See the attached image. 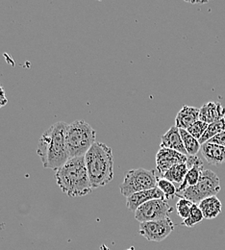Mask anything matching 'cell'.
Here are the masks:
<instances>
[{"label":"cell","mask_w":225,"mask_h":250,"mask_svg":"<svg viewBox=\"0 0 225 250\" xmlns=\"http://www.w3.org/2000/svg\"><path fill=\"white\" fill-rule=\"evenodd\" d=\"M157 188H159L161 189L162 192L164 194L165 200L172 199L177 194V188L173 185L172 182H170L164 178L158 179Z\"/></svg>","instance_id":"obj_20"},{"label":"cell","mask_w":225,"mask_h":250,"mask_svg":"<svg viewBox=\"0 0 225 250\" xmlns=\"http://www.w3.org/2000/svg\"><path fill=\"white\" fill-rule=\"evenodd\" d=\"M188 156L172 149L160 147L156 154V167L162 176L172 167L187 163Z\"/></svg>","instance_id":"obj_9"},{"label":"cell","mask_w":225,"mask_h":250,"mask_svg":"<svg viewBox=\"0 0 225 250\" xmlns=\"http://www.w3.org/2000/svg\"><path fill=\"white\" fill-rule=\"evenodd\" d=\"M208 124H206V123H203V122H201V121H197L196 123H194L191 127H189L188 129H187V131L193 136L194 139H196V140H200L201 139V137L204 135V133H205V131L207 130V128H208Z\"/></svg>","instance_id":"obj_23"},{"label":"cell","mask_w":225,"mask_h":250,"mask_svg":"<svg viewBox=\"0 0 225 250\" xmlns=\"http://www.w3.org/2000/svg\"><path fill=\"white\" fill-rule=\"evenodd\" d=\"M173 212V209L169 206L164 199H153L142 206H140L135 212V219L139 222L154 221L159 219L169 218L168 216Z\"/></svg>","instance_id":"obj_7"},{"label":"cell","mask_w":225,"mask_h":250,"mask_svg":"<svg viewBox=\"0 0 225 250\" xmlns=\"http://www.w3.org/2000/svg\"><path fill=\"white\" fill-rule=\"evenodd\" d=\"M199 111L200 109L192 106H183L178 112L175 118V126L179 129L187 130L189 127L199 121Z\"/></svg>","instance_id":"obj_15"},{"label":"cell","mask_w":225,"mask_h":250,"mask_svg":"<svg viewBox=\"0 0 225 250\" xmlns=\"http://www.w3.org/2000/svg\"><path fill=\"white\" fill-rule=\"evenodd\" d=\"M189 168L187 166V163L179 164L174 167H172L170 169H168L163 176L162 178H164L172 183H177V184H182L186 174L188 172Z\"/></svg>","instance_id":"obj_17"},{"label":"cell","mask_w":225,"mask_h":250,"mask_svg":"<svg viewBox=\"0 0 225 250\" xmlns=\"http://www.w3.org/2000/svg\"><path fill=\"white\" fill-rule=\"evenodd\" d=\"M179 130H180L181 138H182L188 156H195L201 149V145L199 144L198 140L194 139L187 130H184V129H179Z\"/></svg>","instance_id":"obj_18"},{"label":"cell","mask_w":225,"mask_h":250,"mask_svg":"<svg viewBox=\"0 0 225 250\" xmlns=\"http://www.w3.org/2000/svg\"><path fill=\"white\" fill-rule=\"evenodd\" d=\"M97 143L96 130L84 121H75L67 125L65 144L69 158L85 157Z\"/></svg>","instance_id":"obj_4"},{"label":"cell","mask_w":225,"mask_h":250,"mask_svg":"<svg viewBox=\"0 0 225 250\" xmlns=\"http://www.w3.org/2000/svg\"><path fill=\"white\" fill-rule=\"evenodd\" d=\"M67 125L64 122L56 123L44 131L40 138L37 153L43 167L58 170L69 159L65 144Z\"/></svg>","instance_id":"obj_1"},{"label":"cell","mask_w":225,"mask_h":250,"mask_svg":"<svg viewBox=\"0 0 225 250\" xmlns=\"http://www.w3.org/2000/svg\"><path fill=\"white\" fill-rule=\"evenodd\" d=\"M157 183L158 178L155 175L154 169L135 168L127 171L120 189L121 193L127 198L136 192L157 188Z\"/></svg>","instance_id":"obj_6"},{"label":"cell","mask_w":225,"mask_h":250,"mask_svg":"<svg viewBox=\"0 0 225 250\" xmlns=\"http://www.w3.org/2000/svg\"><path fill=\"white\" fill-rule=\"evenodd\" d=\"M204 219H216L223 211V204L221 200L216 196H210L205 198L198 204Z\"/></svg>","instance_id":"obj_16"},{"label":"cell","mask_w":225,"mask_h":250,"mask_svg":"<svg viewBox=\"0 0 225 250\" xmlns=\"http://www.w3.org/2000/svg\"><path fill=\"white\" fill-rule=\"evenodd\" d=\"M7 103H8L7 96H6V94H5V91H4L3 87L0 84V109L3 108L4 106H6Z\"/></svg>","instance_id":"obj_25"},{"label":"cell","mask_w":225,"mask_h":250,"mask_svg":"<svg viewBox=\"0 0 225 250\" xmlns=\"http://www.w3.org/2000/svg\"><path fill=\"white\" fill-rule=\"evenodd\" d=\"M175 225L169 218L140 223L139 233L149 242H162L174 230Z\"/></svg>","instance_id":"obj_8"},{"label":"cell","mask_w":225,"mask_h":250,"mask_svg":"<svg viewBox=\"0 0 225 250\" xmlns=\"http://www.w3.org/2000/svg\"><path fill=\"white\" fill-rule=\"evenodd\" d=\"M225 118V108L220 102H208L199 111V121L211 125Z\"/></svg>","instance_id":"obj_12"},{"label":"cell","mask_w":225,"mask_h":250,"mask_svg":"<svg viewBox=\"0 0 225 250\" xmlns=\"http://www.w3.org/2000/svg\"><path fill=\"white\" fill-rule=\"evenodd\" d=\"M153 199H164V194L162 192L159 188H154L151 189L136 192L126 198V206L129 211L136 212L137 209L143 204L153 200Z\"/></svg>","instance_id":"obj_11"},{"label":"cell","mask_w":225,"mask_h":250,"mask_svg":"<svg viewBox=\"0 0 225 250\" xmlns=\"http://www.w3.org/2000/svg\"><path fill=\"white\" fill-rule=\"evenodd\" d=\"M160 146L163 148H168V149L175 150V151L180 152L186 156L188 155L187 151L185 149L182 138H181L180 130L175 125L170 127L168 129V131L164 135L162 136Z\"/></svg>","instance_id":"obj_13"},{"label":"cell","mask_w":225,"mask_h":250,"mask_svg":"<svg viewBox=\"0 0 225 250\" xmlns=\"http://www.w3.org/2000/svg\"><path fill=\"white\" fill-rule=\"evenodd\" d=\"M55 177L58 187L69 197L85 196L93 189L85 157L69 158L64 166L56 170Z\"/></svg>","instance_id":"obj_2"},{"label":"cell","mask_w":225,"mask_h":250,"mask_svg":"<svg viewBox=\"0 0 225 250\" xmlns=\"http://www.w3.org/2000/svg\"><path fill=\"white\" fill-rule=\"evenodd\" d=\"M187 166H188V172L186 174V177L183 181V183L177 188V193L181 192L182 190L186 189L187 188L195 186L201 176L202 171L204 170L203 163L201 159L198 156H188L187 160Z\"/></svg>","instance_id":"obj_10"},{"label":"cell","mask_w":225,"mask_h":250,"mask_svg":"<svg viewBox=\"0 0 225 250\" xmlns=\"http://www.w3.org/2000/svg\"><path fill=\"white\" fill-rule=\"evenodd\" d=\"M202 155L206 161L213 166H220L225 163V147L211 143H205L201 146Z\"/></svg>","instance_id":"obj_14"},{"label":"cell","mask_w":225,"mask_h":250,"mask_svg":"<svg viewBox=\"0 0 225 250\" xmlns=\"http://www.w3.org/2000/svg\"><path fill=\"white\" fill-rule=\"evenodd\" d=\"M221 191V183L219 176L210 169H204L201 173L198 183L193 187L178 192L176 196L179 198H186L192 201L193 204H199L205 198L216 196Z\"/></svg>","instance_id":"obj_5"},{"label":"cell","mask_w":225,"mask_h":250,"mask_svg":"<svg viewBox=\"0 0 225 250\" xmlns=\"http://www.w3.org/2000/svg\"><path fill=\"white\" fill-rule=\"evenodd\" d=\"M203 219H204V217H203V214H202L198 204H193L189 218L183 219L182 225H185L187 227H193L194 225L200 223Z\"/></svg>","instance_id":"obj_21"},{"label":"cell","mask_w":225,"mask_h":250,"mask_svg":"<svg viewBox=\"0 0 225 250\" xmlns=\"http://www.w3.org/2000/svg\"><path fill=\"white\" fill-rule=\"evenodd\" d=\"M207 143H211V144H216V145H219V146H225V130L223 131L222 133H220L219 135L215 136L214 138H212L209 142Z\"/></svg>","instance_id":"obj_24"},{"label":"cell","mask_w":225,"mask_h":250,"mask_svg":"<svg viewBox=\"0 0 225 250\" xmlns=\"http://www.w3.org/2000/svg\"><path fill=\"white\" fill-rule=\"evenodd\" d=\"M193 203L186 198H179L176 203V211L180 218L183 219H188L192 210Z\"/></svg>","instance_id":"obj_22"},{"label":"cell","mask_w":225,"mask_h":250,"mask_svg":"<svg viewBox=\"0 0 225 250\" xmlns=\"http://www.w3.org/2000/svg\"><path fill=\"white\" fill-rule=\"evenodd\" d=\"M225 130V118L216 122V123H213L211 125H208V128L207 130L205 131L204 135L201 137V139L198 141L199 144L202 146L203 144L209 142L212 138H214L215 136L219 135L220 133H222L223 131Z\"/></svg>","instance_id":"obj_19"},{"label":"cell","mask_w":225,"mask_h":250,"mask_svg":"<svg viewBox=\"0 0 225 250\" xmlns=\"http://www.w3.org/2000/svg\"><path fill=\"white\" fill-rule=\"evenodd\" d=\"M85 163L93 188L104 187L114 178V155L110 146L97 142L85 155Z\"/></svg>","instance_id":"obj_3"}]
</instances>
